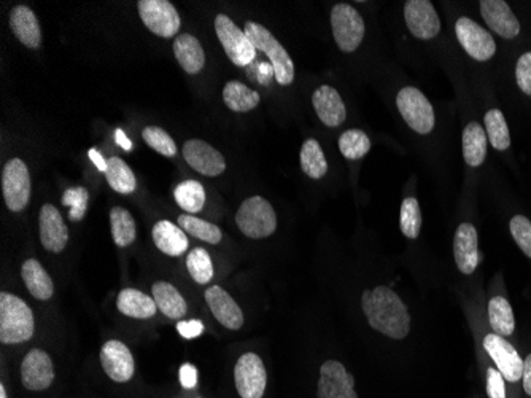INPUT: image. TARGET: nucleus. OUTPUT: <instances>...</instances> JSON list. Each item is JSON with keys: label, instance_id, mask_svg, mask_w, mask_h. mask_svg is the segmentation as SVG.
<instances>
[{"label": "nucleus", "instance_id": "f257e3e1", "mask_svg": "<svg viewBox=\"0 0 531 398\" xmlns=\"http://www.w3.org/2000/svg\"><path fill=\"white\" fill-rule=\"evenodd\" d=\"M361 306L372 329L392 339H404L409 335L410 315L402 299L384 285L363 291Z\"/></svg>", "mask_w": 531, "mask_h": 398}, {"label": "nucleus", "instance_id": "f03ea898", "mask_svg": "<svg viewBox=\"0 0 531 398\" xmlns=\"http://www.w3.org/2000/svg\"><path fill=\"white\" fill-rule=\"evenodd\" d=\"M36 321L28 303L13 293H0V341L2 345H21L31 339Z\"/></svg>", "mask_w": 531, "mask_h": 398}, {"label": "nucleus", "instance_id": "7ed1b4c3", "mask_svg": "<svg viewBox=\"0 0 531 398\" xmlns=\"http://www.w3.org/2000/svg\"><path fill=\"white\" fill-rule=\"evenodd\" d=\"M245 34L249 36L253 46L267 54L269 61L273 64V74L277 84L281 86H289L295 80V64L289 56V52L281 46V42L275 39L273 32L267 31L265 26L253 21H247L245 24Z\"/></svg>", "mask_w": 531, "mask_h": 398}, {"label": "nucleus", "instance_id": "20e7f679", "mask_svg": "<svg viewBox=\"0 0 531 398\" xmlns=\"http://www.w3.org/2000/svg\"><path fill=\"white\" fill-rule=\"evenodd\" d=\"M235 223L247 238L265 239L277 230V215L271 203L263 196H250L245 199L237 214Z\"/></svg>", "mask_w": 531, "mask_h": 398}, {"label": "nucleus", "instance_id": "39448f33", "mask_svg": "<svg viewBox=\"0 0 531 398\" xmlns=\"http://www.w3.org/2000/svg\"><path fill=\"white\" fill-rule=\"evenodd\" d=\"M331 28H333L336 45L344 53H353L365 39L366 26L357 8L349 4H337L331 10Z\"/></svg>", "mask_w": 531, "mask_h": 398}, {"label": "nucleus", "instance_id": "423d86ee", "mask_svg": "<svg viewBox=\"0 0 531 398\" xmlns=\"http://www.w3.org/2000/svg\"><path fill=\"white\" fill-rule=\"evenodd\" d=\"M396 107L410 130L418 134H430L434 130L436 116L432 106L430 100H426L425 94L417 88H402L396 96Z\"/></svg>", "mask_w": 531, "mask_h": 398}, {"label": "nucleus", "instance_id": "0eeeda50", "mask_svg": "<svg viewBox=\"0 0 531 398\" xmlns=\"http://www.w3.org/2000/svg\"><path fill=\"white\" fill-rule=\"evenodd\" d=\"M215 32L225 53L237 68H247L257 58V48L251 44L245 31L239 29L226 15L215 18Z\"/></svg>", "mask_w": 531, "mask_h": 398}, {"label": "nucleus", "instance_id": "6e6552de", "mask_svg": "<svg viewBox=\"0 0 531 398\" xmlns=\"http://www.w3.org/2000/svg\"><path fill=\"white\" fill-rule=\"evenodd\" d=\"M2 192L12 212H21L31 199V174L20 158L8 161L2 171Z\"/></svg>", "mask_w": 531, "mask_h": 398}, {"label": "nucleus", "instance_id": "1a4fd4ad", "mask_svg": "<svg viewBox=\"0 0 531 398\" xmlns=\"http://www.w3.org/2000/svg\"><path fill=\"white\" fill-rule=\"evenodd\" d=\"M139 15L145 28L162 39H172L180 29V15L177 8L167 0H139Z\"/></svg>", "mask_w": 531, "mask_h": 398}, {"label": "nucleus", "instance_id": "9d476101", "mask_svg": "<svg viewBox=\"0 0 531 398\" xmlns=\"http://www.w3.org/2000/svg\"><path fill=\"white\" fill-rule=\"evenodd\" d=\"M235 389L242 398H263L267 384L265 362L253 353L243 354L235 362Z\"/></svg>", "mask_w": 531, "mask_h": 398}, {"label": "nucleus", "instance_id": "9b49d317", "mask_svg": "<svg viewBox=\"0 0 531 398\" xmlns=\"http://www.w3.org/2000/svg\"><path fill=\"white\" fill-rule=\"evenodd\" d=\"M456 39L472 60L482 62L494 58L496 52L494 37L476 21H472L470 18H460L456 21Z\"/></svg>", "mask_w": 531, "mask_h": 398}, {"label": "nucleus", "instance_id": "f8f14e48", "mask_svg": "<svg viewBox=\"0 0 531 398\" xmlns=\"http://www.w3.org/2000/svg\"><path fill=\"white\" fill-rule=\"evenodd\" d=\"M319 398H358L355 379L337 360H328L320 368Z\"/></svg>", "mask_w": 531, "mask_h": 398}, {"label": "nucleus", "instance_id": "ddd939ff", "mask_svg": "<svg viewBox=\"0 0 531 398\" xmlns=\"http://www.w3.org/2000/svg\"><path fill=\"white\" fill-rule=\"evenodd\" d=\"M404 18L416 39L432 40L440 34V16L428 0H408L404 4Z\"/></svg>", "mask_w": 531, "mask_h": 398}, {"label": "nucleus", "instance_id": "4468645a", "mask_svg": "<svg viewBox=\"0 0 531 398\" xmlns=\"http://www.w3.org/2000/svg\"><path fill=\"white\" fill-rule=\"evenodd\" d=\"M100 365L104 368L106 375L115 381V383H128L132 379L134 371H136V363L134 357L131 354L130 347L116 341L110 339L100 349Z\"/></svg>", "mask_w": 531, "mask_h": 398}, {"label": "nucleus", "instance_id": "2eb2a0df", "mask_svg": "<svg viewBox=\"0 0 531 398\" xmlns=\"http://www.w3.org/2000/svg\"><path fill=\"white\" fill-rule=\"evenodd\" d=\"M484 349L487 354L492 357L498 371H500L503 378H506L509 383H517L522 375H524V360L520 359V355L514 349V346L509 345L504 338L492 333L487 335L484 339Z\"/></svg>", "mask_w": 531, "mask_h": 398}, {"label": "nucleus", "instance_id": "dca6fc26", "mask_svg": "<svg viewBox=\"0 0 531 398\" xmlns=\"http://www.w3.org/2000/svg\"><path fill=\"white\" fill-rule=\"evenodd\" d=\"M183 158L202 176H221L226 171L225 156L201 139H191L183 146Z\"/></svg>", "mask_w": 531, "mask_h": 398}, {"label": "nucleus", "instance_id": "f3484780", "mask_svg": "<svg viewBox=\"0 0 531 398\" xmlns=\"http://www.w3.org/2000/svg\"><path fill=\"white\" fill-rule=\"evenodd\" d=\"M54 381L53 362L42 349H32L21 363V383L28 391L48 389Z\"/></svg>", "mask_w": 531, "mask_h": 398}, {"label": "nucleus", "instance_id": "a211bd4d", "mask_svg": "<svg viewBox=\"0 0 531 398\" xmlns=\"http://www.w3.org/2000/svg\"><path fill=\"white\" fill-rule=\"evenodd\" d=\"M480 15L487 26L503 39H516L520 34V23L517 16L503 0H482Z\"/></svg>", "mask_w": 531, "mask_h": 398}, {"label": "nucleus", "instance_id": "6ab92c4d", "mask_svg": "<svg viewBox=\"0 0 531 398\" xmlns=\"http://www.w3.org/2000/svg\"><path fill=\"white\" fill-rule=\"evenodd\" d=\"M40 241L48 252L61 253L68 243V228L59 209L45 204L40 211Z\"/></svg>", "mask_w": 531, "mask_h": 398}, {"label": "nucleus", "instance_id": "aec40b11", "mask_svg": "<svg viewBox=\"0 0 531 398\" xmlns=\"http://www.w3.org/2000/svg\"><path fill=\"white\" fill-rule=\"evenodd\" d=\"M205 301L210 307L215 319L228 330H241L243 325V313L234 298L220 285H212L205 291Z\"/></svg>", "mask_w": 531, "mask_h": 398}, {"label": "nucleus", "instance_id": "412c9836", "mask_svg": "<svg viewBox=\"0 0 531 398\" xmlns=\"http://www.w3.org/2000/svg\"><path fill=\"white\" fill-rule=\"evenodd\" d=\"M312 106L317 115L328 128H337L347 118V108L344 106L341 94L329 84H321L312 94Z\"/></svg>", "mask_w": 531, "mask_h": 398}, {"label": "nucleus", "instance_id": "4be33fe9", "mask_svg": "<svg viewBox=\"0 0 531 398\" xmlns=\"http://www.w3.org/2000/svg\"><path fill=\"white\" fill-rule=\"evenodd\" d=\"M478 231L471 223H462L454 238V257L464 275H472L479 265Z\"/></svg>", "mask_w": 531, "mask_h": 398}, {"label": "nucleus", "instance_id": "5701e85b", "mask_svg": "<svg viewBox=\"0 0 531 398\" xmlns=\"http://www.w3.org/2000/svg\"><path fill=\"white\" fill-rule=\"evenodd\" d=\"M10 29L13 31L16 39L24 46L37 50L42 45V29L38 24L37 16L31 8L26 5H18L10 12Z\"/></svg>", "mask_w": 531, "mask_h": 398}, {"label": "nucleus", "instance_id": "b1692460", "mask_svg": "<svg viewBox=\"0 0 531 398\" xmlns=\"http://www.w3.org/2000/svg\"><path fill=\"white\" fill-rule=\"evenodd\" d=\"M153 243L169 257H180L188 251L190 241L186 233L169 220H160L153 227Z\"/></svg>", "mask_w": 531, "mask_h": 398}, {"label": "nucleus", "instance_id": "393cba45", "mask_svg": "<svg viewBox=\"0 0 531 398\" xmlns=\"http://www.w3.org/2000/svg\"><path fill=\"white\" fill-rule=\"evenodd\" d=\"M174 54L186 74L196 76L204 69V48L194 36L180 34L178 37H175Z\"/></svg>", "mask_w": 531, "mask_h": 398}, {"label": "nucleus", "instance_id": "a878e982", "mask_svg": "<svg viewBox=\"0 0 531 398\" xmlns=\"http://www.w3.org/2000/svg\"><path fill=\"white\" fill-rule=\"evenodd\" d=\"M153 299L158 306V311L162 314L174 319V321H180L186 314L188 311V305L182 297V293L175 289L172 283H153L152 287Z\"/></svg>", "mask_w": 531, "mask_h": 398}, {"label": "nucleus", "instance_id": "bb28decb", "mask_svg": "<svg viewBox=\"0 0 531 398\" xmlns=\"http://www.w3.org/2000/svg\"><path fill=\"white\" fill-rule=\"evenodd\" d=\"M116 307L122 314L132 319H152L158 313L155 299L136 289H124L116 298Z\"/></svg>", "mask_w": 531, "mask_h": 398}, {"label": "nucleus", "instance_id": "cd10ccee", "mask_svg": "<svg viewBox=\"0 0 531 398\" xmlns=\"http://www.w3.org/2000/svg\"><path fill=\"white\" fill-rule=\"evenodd\" d=\"M21 276H23L24 283H26L28 291L34 298L46 301V299L53 297V281L37 260L31 259V260L24 261Z\"/></svg>", "mask_w": 531, "mask_h": 398}, {"label": "nucleus", "instance_id": "c85d7f7f", "mask_svg": "<svg viewBox=\"0 0 531 398\" xmlns=\"http://www.w3.org/2000/svg\"><path fill=\"white\" fill-rule=\"evenodd\" d=\"M464 158L471 168H479L487 158V132L472 122L464 131Z\"/></svg>", "mask_w": 531, "mask_h": 398}, {"label": "nucleus", "instance_id": "c756f323", "mask_svg": "<svg viewBox=\"0 0 531 398\" xmlns=\"http://www.w3.org/2000/svg\"><path fill=\"white\" fill-rule=\"evenodd\" d=\"M259 94L253 92L247 84H241V82H228L223 88V102L226 104V107L237 114H243V112H250L253 108L258 107Z\"/></svg>", "mask_w": 531, "mask_h": 398}, {"label": "nucleus", "instance_id": "7c9ffc66", "mask_svg": "<svg viewBox=\"0 0 531 398\" xmlns=\"http://www.w3.org/2000/svg\"><path fill=\"white\" fill-rule=\"evenodd\" d=\"M299 161H301V169H303L304 174L311 177L313 180H319L321 177L327 176V156L315 139H307L304 142L301 147V154H299Z\"/></svg>", "mask_w": 531, "mask_h": 398}, {"label": "nucleus", "instance_id": "2f4dec72", "mask_svg": "<svg viewBox=\"0 0 531 398\" xmlns=\"http://www.w3.org/2000/svg\"><path fill=\"white\" fill-rule=\"evenodd\" d=\"M106 179L112 190L122 195H131L136 190L137 180L132 169L118 156L107 160Z\"/></svg>", "mask_w": 531, "mask_h": 398}, {"label": "nucleus", "instance_id": "473e14b6", "mask_svg": "<svg viewBox=\"0 0 531 398\" xmlns=\"http://www.w3.org/2000/svg\"><path fill=\"white\" fill-rule=\"evenodd\" d=\"M488 319L496 335L511 337L516 330V319L509 301L503 297H494L488 303Z\"/></svg>", "mask_w": 531, "mask_h": 398}, {"label": "nucleus", "instance_id": "72a5a7b5", "mask_svg": "<svg viewBox=\"0 0 531 398\" xmlns=\"http://www.w3.org/2000/svg\"><path fill=\"white\" fill-rule=\"evenodd\" d=\"M110 228H112L115 244L118 247H128L136 241V222L130 211L123 207H114L110 211Z\"/></svg>", "mask_w": 531, "mask_h": 398}, {"label": "nucleus", "instance_id": "f704fd0d", "mask_svg": "<svg viewBox=\"0 0 531 398\" xmlns=\"http://www.w3.org/2000/svg\"><path fill=\"white\" fill-rule=\"evenodd\" d=\"M175 203L188 214H198L205 204V190L198 180H185L174 190Z\"/></svg>", "mask_w": 531, "mask_h": 398}, {"label": "nucleus", "instance_id": "c9c22d12", "mask_svg": "<svg viewBox=\"0 0 531 398\" xmlns=\"http://www.w3.org/2000/svg\"><path fill=\"white\" fill-rule=\"evenodd\" d=\"M178 227L182 228L186 235H191L194 238L204 241L207 244H220L223 239V233L217 225L210 222H205L201 219H196L190 214H182L178 217Z\"/></svg>", "mask_w": 531, "mask_h": 398}, {"label": "nucleus", "instance_id": "e433bc0d", "mask_svg": "<svg viewBox=\"0 0 531 398\" xmlns=\"http://www.w3.org/2000/svg\"><path fill=\"white\" fill-rule=\"evenodd\" d=\"M486 122L487 138L496 150H508L511 146L508 123L498 108H492L484 116Z\"/></svg>", "mask_w": 531, "mask_h": 398}, {"label": "nucleus", "instance_id": "4c0bfd02", "mask_svg": "<svg viewBox=\"0 0 531 398\" xmlns=\"http://www.w3.org/2000/svg\"><path fill=\"white\" fill-rule=\"evenodd\" d=\"M339 150L347 160H360L371 150V140L365 131H345L339 138Z\"/></svg>", "mask_w": 531, "mask_h": 398}, {"label": "nucleus", "instance_id": "58836bf2", "mask_svg": "<svg viewBox=\"0 0 531 398\" xmlns=\"http://www.w3.org/2000/svg\"><path fill=\"white\" fill-rule=\"evenodd\" d=\"M186 268H188L191 277L196 283H201V285L210 283L213 275H215L213 273L212 259H210L209 252L205 249H202V247H196V249H193L188 253V257H186Z\"/></svg>", "mask_w": 531, "mask_h": 398}, {"label": "nucleus", "instance_id": "ea45409f", "mask_svg": "<svg viewBox=\"0 0 531 398\" xmlns=\"http://www.w3.org/2000/svg\"><path fill=\"white\" fill-rule=\"evenodd\" d=\"M401 233L409 239H417L422 228V211L416 198H406L402 201L400 214Z\"/></svg>", "mask_w": 531, "mask_h": 398}, {"label": "nucleus", "instance_id": "a19ab883", "mask_svg": "<svg viewBox=\"0 0 531 398\" xmlns=\"http://www.w3.org/2000/svg\"><path fill=\"white\" fill-rule=\"evenodd\" d=\"M145 144L152 147L158 154L167 158H172L177 155V146L174 139L169 136V132L160 128V126H147L142 132Z\"/></svg>", "mask_w": 531, "mask_h": 398}, {"label": "nucleus", "instance_id": "79ce46f5", "mask_svg": "<svg viewBox=\"0 0 531 398\" xmlns=\"http://www.w3.org/2000/svg\"><path fill=\"white\" fill-rule=\"evenodd\" d=\"M88 201H90V195L88 190L83 187H75V188H68L62 196V204L70 207L68 211V219L72 222H82L86 211H88Z\"/></svg>", "mask_w": 531, "mask_h": 398}, {"label": "nucleus", "instance_id": "37998d69", "mask_svg": "<svg viewBox=\"0 0 531 398\" xmlns=\"http://www.w3.org/2000/svg\"><path fill=\"white\" fill-rule=\"evenodd\" d=\"M511 235L522 252L531 259V222L524 215H516L511 220Z\"/></svg>", "mask_w": 531, "mask_h": 398}, {"label": "nucleus", "instance_id": "c03bdc74", "mask_svg": "<svg viewBox=\"0 0 531 398\" xmlns=\"http://www.w3.org/2000/svg\"><path fill=\"white\" fill-rule=\"evenodd\" d=\"M516 78L519 88L531 96V52L519 58L516 68Z\"/></svg>", "mask_w": 531, "mask_h": 398}, {"label": "nucleus", "instance_id": "a18cd8bd", "mask_svg": "<svg viewBox=\"0 0 531 398\" xmlns=\"http://www.w3.org/2000/svg\"><path fill=\"white\" fill-rule=\"evenodd\" d=\"M487 394L488 398H506L504 391V378L498 370L488 368L487 371Z\"/></svg>", "mask_w": 531, "mask_h": 398}, {"label": "nucleus", "instance_id": "49530a36", "mask_svg": "<svg viewBox=\"0 0 531 398\" xmlns=\"http://www.w3.org/2000/svg\"><path fill=\"white\" fill-rule=\"evenodd\" d=\"M177 331L182 335L185 339H193V338H198L199 335H202L204 331V323L201 321H182L177 323Z\"/></svg>", "mask_w": 531, "mask_h": 398}, {"label": "nucleus", "instance_id": "de8ad7c7", "mask_svg": "<svg viewBox=\"0 0 531 398\" xmlns=\"http://www.w3.org/2000/svg\"><path fill=\"white\" fill-rule=\"evenodd\" d=\"M180 384L185 389H194L198 384V370L191 363H185L180 367Z\"/></svg>", "mask_w": 531, "mask_h": 398}, {"label": "nucleus", "instance_id": "09e8293b", "mask_svg": "<svg viewBox=\"0 0 531 398\" xmlns=\"http://www.w3.org/2000/svg\"><path fill=\"white\" fill-rule=\"evenodd\" d=\"M88 156H90V160H91L92 163H94V166L99 169L100 172H104V174H106L107 160L106 158H104V156H102V154H100V152H98L96 148H91V150L88 152Z\"/></svg>", "mask_w": 531, "mask_h": 398}, {"label": "nucleus", "instance_id": "8fccbe9b", "mask_svg": "<svg viewBox=\"0 0 531 398\" xmlns=\"http://www.w3.org/2000/svg\"><path fill=\"white\" fill-rule=\"evenodd\" d=\"M115 142L122 147L123 150H126V152L132 150V142H131V139L126 136V132L123 130L115 131Z\"/></svg>", "mask_w": 531, "mask_h": 398}, {"label": "nucleus", "instance_id": "3c124183", "mask_svg": "<svg viewBox=\"0 0 531 398\" xmlns=\"http://www.w3.org/2000/svg\"><path fill=\"white\" fill-rule=\"evenodd\" d=\"M524 389L531 397V354L524 360Z\"/></svg>", "mask_w": 531, "mask_h": 398}, {"label": "nucleus", "instance_id": "603ef678", "mask_svg": "<svg viewBox=\"0 0 531 398\" xmlns=\"http://www.w3.org/2000/svg\"><path fill=\"white\" fill-rule=\"evenodd\" d=\"M0 398H8L7 391H5V386H4V384H0Z\"/></svg>", "mask_w": 531, "mask_h": 398}]
</instances>
